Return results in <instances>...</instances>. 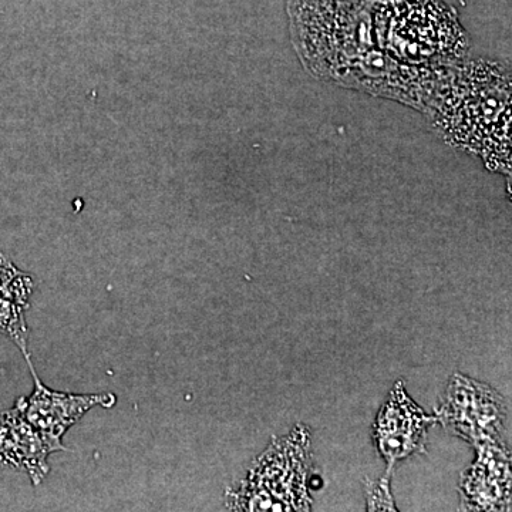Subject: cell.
<instances>
[{"instance_id": "6da1fadb", "label": "cell", "mask_w": 512, "mask_h": 512, "mask_svg": "<svg viewBox=\"0 0 512 512\" xmlns=\"http://www.w3.org/2000/svg\"><path fill=\"white\" fill-rule=\"evenodd\" d=\"M510 106V74L500 64L480 60L454 66L424 109L448 141L493 170L510 171Z\"/></svg>"}, {"instance_id": "7a4b0ae2", "label": "cell", "mask_w": 512, "mask_h": 512, "mask_svg": "<svg viewBox=\"0 0 512 512\" xmlns=\"http://www.w3.org/2000/svg\"><path fill=\"white\" fill-rule=\"evenodd\" d=\"M437 420L471 443H494L503 433L507 403L485 384L456 375L448 383Z\"/></svg>"}, {"instance_id": "3957f363", "label": "cell", "mask_w": 512, "mask_h": 512, "mask_svg": "<svg viewBox=\"0 0 512 512\" xmlns=\"http://www.w3.org/2000/svg\"><path fill=\"white\" fill-rule=\"evenodd\" d=\"M35 380V389L28 397H20L16 406L59 451H67L63 436L70 427L79 423L93 407L111 409L117 402L113 393L73 394L50 389L37 376L35 366L28 362Z\"/></svg>"}, {"instance_id": "277c9868", "label": "cell", "mask_w": 512, "mask_h": 512, "mask_svg": "<svg viewBox=\"0 0 512 512\" xmlns=\"http://www.w3.org/2000/svg\"><path fill=\"white\" fill-rule=\"evenodd\" d=\"M436 417L427 416L397 384L389 402L380 410L375 439L389 470L394 464L424 450L427 429Z\"/></svg>"}, {"instance_id": "5b68a950", "label": "cell", "mask_w": 512, "mask_h": 512, "mask_svg": "<svg viewBox=\"0 0 512 512\" xmlns=\"http://www.w3.org/2000/svg\"><path fill=\"white\" fill-rule=\"evenodd\" d=\"M478 460L460 483L464 510L503 511L510 507V454L494 443L478 444Z\"/></svg>"}, {"instance_id": "8992f818", "label": "cell", "mask_w": 512, "mask_h": 512, "mask_svg": "<svg viewBox=\"0 0 512 512\" xmlns=\"http://www.w3.org/2000/svg\"><path fill=\"white\" fill-rule=\"evenodd\" d=\"M57 451L16 404L0 413V467L25 471L39 485L50 473L49 457Z\"/></svg>"}, {"instance_id": "52a82bcc", "label": "cell", "mask_w": 512, "mask_h": 512, "mask_svg": "<svg viewBox=\"0 0 512 512\" xmlns=\"http://www.w3.org/2000/svg\"><path fill=\"white\" fill-rule=\"evenodd\" d=\"M33 289L32 276L20 271L8 256L0 252V335L18 346L26 363L32 362L26 312Z\"/></svg>"}, {"instance_id": "ba28073f", "label": "cell", "mask_w": 512, "mask_h": 512, "mask_svg": "<svg viewBox=\"0 0 512 512\" xmlns=\"http://www.w3.org/2000/svg\"><path fill=\"white\" fill-rule=\"evenodd\" d=\"M367 510L369 511H396L390 494L389 480H383L372 483L367 493Z\"/></svg>"}]
</instances>
